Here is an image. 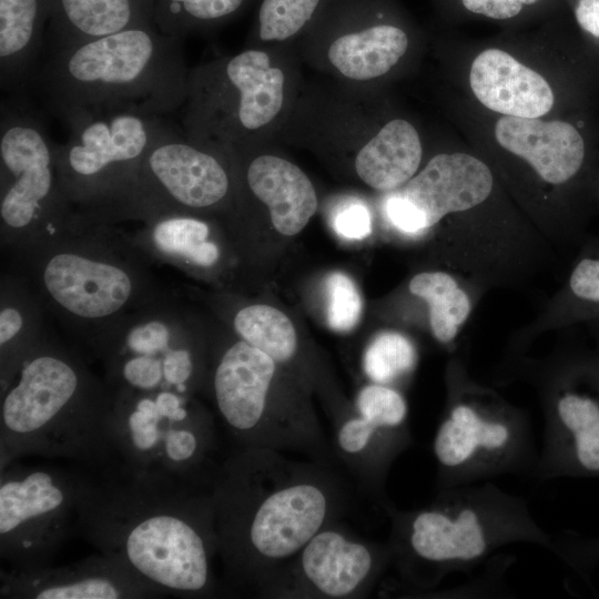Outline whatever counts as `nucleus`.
Wrapping results in <instances>:
<instances>
[{
  "label": "nucleus",
  "mask_w": 599,
  "mask_h": 599,
  "mask_svg": "<svg viewBox=\"0 0 599 599\" xmlns=\"http://www.w3.org/2000/svg\"><path fill=\"white\" fill-rule=\"evenodd\" d=\"M497 142L525 159L546 182L573 177L585 160V142L572 124L539 118L502 116L495 126Z\"/></svg>",
  "instance_id": "23"
},
{
  "label": "nucleus",
  "mask_w": 599,
  "mask_h": 599,
  "mask_svg": "<svg viewBox=\"0 0 599 599\" xmlns=\"http://www.w3.org/2000/svg\"><path fill=\"white\" fill-rule=\"evenodd\" d=\"M54 0H0V78L11 95L24 94L37 70Z\"/></svg>",
  "instance_id": "27"
},
{
  "label": "nucleus",
  "mask_w": 599,
  "mask_h": 599,
  "mask_svg": "<svg viewBox=\"0 0 599 599\" xmlns=\"http://www.w3.org/2000/svg\"><path fill=\"white\" fill-rule=\"evenodd\" d=\"M75 209L60 183L54 143L24 94L1 103L0 245L9 255L71 229Z\"/></svg>",
  "instance_id": "9"
},
{
  "label": "nucleus",
  "mask_w": 599,
  "mask_h": 599,
  "mask_svg": "<svg viewBox=\"0 0 599 599\" xmlns=\"http://www.w3.org/2000/svg\"><path fill=\"white\" fill-rule=\"evenodd\" d=\"M181 40L154 23L128 28L50 50L31 81L63 121L101 110L163 116L183 105L187 94Z\"/></svg>",
  "instance_id": "6"
},
{
  "label": "nucleus",
  "mask_w": 599,
  "mask_h": 599,
  "mask_svg": "<svg viewBox=\"0 0 599 599\" xmlns=\"http://www.w3.org/2000/svg\"><path fill=\"white\" fill-rule=\"evenodd\" d=\"M211 490L225 577L255 592L352 506L351 488L333 465L268 448L236 446L216 467Z\"/></svg>",
  "instance_id": "2"
},
{
  "label": "nucleus",
  "mask_w": 599,
  "mask_h": 599,
  "mask_svg": "<svg viewBox=\"0 0 599 599\" xmlns=\"http://www.w3.org/2000/svg\"><path fill=\"white\" fill-rule=\"evenodd\" d=\"M469 83L485 106L507 116L540 118L555 102L544 77L498 49L477 55L470 68Z\"/></svg>",
  "instance_id": "24"
},
{
  "label": "nucleus",
  "mask_w": 599,
  "mask_h": 599,
  "mask_svg": "<svg viewBox=\"0 0 599 599\" xmlns=\"http://www.w3.org/2000/svg\"><path fill=\"white\" fill-rule=\"evenodd\" d=\"M242 167L243 184L267 207L277 232L291 236L307 225L316 212L317 195L296 164L265 153L252 156Z\"/></svg>",
  "instance_id": "25"
},
{
  "label": "nucleus",
  "mask_w": 599,
  "mask_h": 599,
  "mask_svg": "<svg viewBox=\"0 0 599 599\" xmlns=\"http://www.w3.org/2000/svg\"><path fill=\"white\" fill-rule=\"evenodd\" d=\"M377 0H328L308 30L327 40L326 59L342 77L364 82L386 74L409 40L398 26L382 21Z\"/></svg>",
  "instance_id": "19"
},
{
  "label": "nucleus",
  "mask_w": 599,
  "mask_h": 599,
  "mask_svg": "<svg viewBox=\"0 0 599 599\" xmlns=\"http://www.w3.org/2000/svg\"><path fill=\"white\" fill-rule=\"evenodd\" d=\"M287 79L260 47L199 65L189 73L185 135L226 150L246 146L281 116Z\"/></svg>",
  "instance_id": "12"
},
{
  "label": "nucleus",
  "mask_w": 599,
  "mask_h": 599,
  "mask_svg": "<svg viewBox=\"0 0 599 599\" xmlns=\"http://www.w3.org/2000/svg\"><path fill=\"white\" fill-rule=\"evenodd\" d=\"M148 23L153 0H54L50 50Z\"/></svg>",
  "instance_id": "28"
},
{
  "label": "nucleus",
  "mask_w": 599,
  "mask_h": 599,
  "mask_svg": "<svg viewBox=\"0 0 599 599\" xmlns=\"http://www.w3.org/2000/svg\"><path fill=\"white\" fill-rule=\"evenodd\" d=\"M232 325L241 339L267 354L281 366L296 357V331L290 318L277 308L264 304L243 306L235 312Z\"/></svg>",
  "instance_id": "30"
},
{
  "label": "nucleus",
  "mask_w": 599,
  "mask_h": 599,
  "mask_svg": "<svg viewBox=\"0 0 599 599\" xmlns=\"http://www.w3.org/2000/svg\"><path fill=\"white\" fill-rule=\"evenodd\" d=\"M423 148L415 126L404 119L384 124L358 150V177L377 191H392L406 184L417 172Z\"/></svg>",
  "instance_id": "29"
},
{
  "label": "nucleus",
  "mask_w": 599,
  "mask_h": 599,
  "mask_svg": "<svg viewBox=\"0 0 599 599\" xmlns=\"http://www.w3.org/2000/svg\"><path fill=\"white\" fill-rule=\"evenodd\" d=\"M106 429L115 459L130 467L212 481L215 424L193 395L112 389Z\"/></svg>",
  "instance_id": "11"
},
{
  "label": "nucleus",
  "mask_w": 599,
  "mask_h": 599,
  "mask_svg": "<svg viewBox=\"0 0 599 599\" xmlns=\"http://www.w3.org/2000/svg\"><path fill=\"white\" fill-rule=\"evenodd\" d=\"M331 415L336 461L380 507L393 464L413 444L405 397L392 386L370 383L354 405H335Z\"/></svg>",
  "instance_id": "17"
},
{
  "label": "nucleus",
  "mask_w": 599,
  "mask_h": 599,
  "mask_svg": "<svg viewBox=\"0 0 599 599\" xmlns=\"http://www.w3.org/2000/svg\"><path fill=\"white\" fill-rule=\"evenodd\" d=\"M84 346L111 389L193 395L206 383L209 359L192 316L174 290L121 316Z\"/></svg>",
  "instance_id": "8"
},
{
  "label": "nucleus",
  "mask_w": 599,
  "mask_h": 599,
  "mask_svg": "<svg viewBox=\"0 0 599 599\" xmlns=\"http://www.w3.org/2000/svg\"><path fill=\"white\" fill-rule=\"evenodd\" d=\"M278 365L240 337L216 352L206 383L224 427L236 446L298 453L334 465L332 444L307 403L276 392Z\"/></svg>",
  "instance_id": "7"
},
{
  "label": "nucleus",
  "mask_w": 599,
  "mask_h": 599,
  "mask_svg": "<svg viewBox=\"0 0 599 599\" xmlns=\"http://www.w3.org/2000/svg\"><path fill=\"white\" fill-rule=\"evenodd\" d=\"M385 213L392 225L403 233L418 234L428 229L424 213L400 193L387 199Z\"/></svg>",
  "instance_id": "38"
},
{
  "label": "nucleus",
  "mask_w": 599,
  "mask_h": 599,
  "mask_svg": "<svg viewBox=\"0 0 599 599\" xmlns=\"http://www.w3.org/2000/svg\"><path fill=\"white\" fill-rule=\"evenodd\" d=\"M328 0H261L253 37L258 44L284 42L308 30Z\"/></svg>",
  "instance_id": "33"
},
{
  "label": "nucleus",
  "mask_w": 599,
  "mask_h": 599,
  "mask_svg": "<svg viewBox=\"0 0 599 599\" xmlns=\"http://www.w3.org/2000/svg\"><path fill=\"white\" fill-rule=\"evenodd\" d=\"M409 291L428 303L435 338L453 342L470 313L469 297L455 278L444 272L419 273L412 278Z\"/></svg>",
  "instance_id": "31"
},
{
  "label": "nucleus",
  "mask_w": 599,
  "mask_h": 599,
  "mask_svg": "<svg viewBox=\"0 0 599 599\" xmlns=\"http://www.w3.org/2000/svg\"><path fill=\"white\" fill-rule=\"evenodd\" d=\"M77 532L163 596L219 593V536L211 484L114 459L81 466Z\"/></svg>",
  "instance_id": "1"
},
{
  "label": "nucleus",
  "mask_w": 599,
  "mask_h": 599,
  "mask_svg": "<svg viewBox=\"0 0 599 599\" xmlns=\"http://www.w3.org/2000/svg\"><path fill=\"white\" fill-rule=\"evenodd\" d=\"M326 319L336 332H349L359 322L362 297L353 280L344 273H331L325 281Z\"/></svg>",
  "instance_id": "35"
},
{
  "label": "nucleus",
  "mask_w": 599,
  "mask_h": 599,
  "mask_svg": "<svg viewBox=\"0 0 599 599\" xmlns=\"http://www.w3.org/2000/svg\"><path fill=\"white\" fill-rule=\"evenodd\" d=\"M389 519L394 585L406 595H427L455 572H469L512 544L550 552L552 535L535 519L527 501L490 480L437 489L414 509L380 506Z\"/></svg>",
  "instance_id": "4"
},
{
  "label": "nucleus",
  "mask_w": 599,
  "mask_h": 599,
  "mask_svg": "<svg viewBox=\"0 0 599 599\" xmlns=\"http://www.w3.org/2000/svg\"><path fill=\"white\" fill-rule=\"evenodd\" d=\"M416 363L417 352L414 344L396 332L376 335L363 355V369L370 383L387 386L408 376Z\"/></svg>",
  "instance_id": "34"
},
{
  "label": "nucleus",
  "mask_w": 599,
  "mask_h": 599,
  "mask_svg": "<svg viewBox=\"0 0 599 599\" xmlns=\"http://www.w3.org/2000/svg\"><path fill=\"white\" fill-rule=\"evenodd\" d=\"M250 0H153V23L182 38L222 24L241 13Z\"/></svg>",
  "instance_id": "32"
},
{
  "label": "nucleus",
  "mask_w": 599,
  "mask_h": 599,
  "mask_svg": "<svg viewBox=\"0 0 599 599\" xmlns=\"http://www.w3.org/2000/svg\"><path fill=\"white\" fill-rule=\"evenodd\" d=\"M111 400L82 353L48 333L0 390V469L31 456L84 467L113 461Z\"/></svg>",
  "instance_id": "3"
},
{
  "label": "nucleus",
  "mask_w": 599,
  "mask_h": 599,
  "mask_svg": "<svg viewBox=\"0 0 599 599\" xmlns=\"http://www.w3.org/2000/svg\"><path fill=\"white\" fill-rule=\"evenodd\" d=\"M10 260L48 315L83 344L167 290L120 226L78 211L64 234Z\"/></svg>",
  "instance_id": "5"
},
{
  "label": "nucleus",
  "mask_w": 599,
  "mask_h": 599,
  "mask_svg": "<svg viewBox=\"0 0 599 599\" xmlns=\"http://www.w3.org/2000/svg\"><path fill=\"white\" fill-rule=\"evenodd\" d=\"M48 313L39 295L21 274L8 268L0 280V390L21 363L49 333Z\"/></svg>",
  "instance_id": "26"
},
{
  "label": "nucleus",
  "mask_w": 599,
  "mask_h": 599,
  "mask_svg": "<svg viewBox=\"0 0 599 599\" xmlns=\"http://www.w3.org/2000/svg\"><path fill=\"white\" fill-rule=\"evenodd\" d=\"M389 568L387 541L366 539L334 520L273 571L256 593L266 598H363Z\"/></svg>",
  "instance_id": "16"
},
{
  "label": "nucleus",
  "mask_w": 599,
  "mask_h": 599,
  "mask_svg": "<svg viewBox=\"0 0 599 599\" xmlns=\"http://www.w3.org/2000/svg\"><path fill=\"white\" fill-rule=\"evenodd\" d=\"M332 224L336 234L342 238L363 240L372 232L370 212L363 202L352 199L335 210Z\"/></svg>",
  "instance_id": "37"
},
{
  "label": "nucleus",
  "mask_w": 599,
  "mask_h": 599,
  "mask_svg": "<svg viewBox=\"0 0 599 599\" xmlns=\"http://www.w3.org/2000/svg\"><path fill=\"white\" fill-rule=\"evenodd\" d=\"M551 535L550 552L569 569L588 579L593 568L599 565V536H585L572 530Z\"/></svg>",
  "instance_id": "36"
},
{
  "label": "nucleus",
  "mask_w": 599,
  "mask_h": 599,
  "mask_svg": "<svg viewBox=\"0 0 599 599\" xmlns=\"http://www.w3.org/2000/svg\"><path fill=\"white\" fill-rule=\"evenodd\" d=\"M163 595L102 554L63 566L0 571V598L141 599Z\"/></svg>",
  "instance_id": "20"
},
{
  "label": "nucleus",
  "mask_w": 599,
  "mask_h": 599,
  "mask_svg": "<svg viewBox=\"0 0 599 599\" xmlns=\"http://www.w3.org/2000/svg\"><path fill=\"white\" fill-rule=\"evenodd\" d=\"M537 1L539 0H461L467 10L498 20L512 18L521 11L524 4Z\"/></svg>",
  "instance_id": "40"
},
{
  "label": "nucleus",
  "mask_w": 599,
  "mask_h": 599,
  "mask_svg": "<svg viewBox=\"0 0 599 599\" xmlns=\"http://www.w3.org/2000/svg\"><path fill=\"white\" fill-rule=\"evenodd\" d=\"M493 189V174L480 160L466 153L432 158L399 192L425 215L428 229L447 214L473 209Z\"/></svg>",
  "instance_id": "22"
},
{
  "label": "nucleus",
  "mask_w": 599,
  "mask_h": 599,
  "mask_svg": "<svg viewBox=\"0 0 599 599\" xmlns=\"http://www.w3.org/2000/svg\"><path fill=\"white\" fill-rule=\"evenodd\" d=\"M432 441L437 489L504 475L534 478L539 460L529 417L458 375Z\"/></svg>",
  "instance_id": "10"
},
{
  "label": "nucleus",
  "mask_w": 599,
  "mask_h": 599,
  "mask_svg": "<svg viewBox=\"0 0 599 599\" xmlns=\"http://www.w3.org/2000/svg\"><path fill=\"white\" fill-rule=\"evenodd\" d=\"M569 285L577 297L599 303V260H581L571 273Z\"/></svg>",
  "instance_id": "39"
},
{
  "label": "nucleus",
  "mask_w": 599,
  "mask_h": 599,
  "mask_svg": "<svg viewBox=\"0 0 599 599\" xmlns=\"http://www.w3.org/2000/svg\"><path fill=\"white\" fill-rule=\"evenodd\" d=\"M575 18L583 31L599 39V0H577Z\"/></svg>",
  "instance_id": "41"
},
{
  "label": "nucleus",
  "mask_w": 599,
  "mask_h": 599,
  "mask_svg": "<svg viewBox=\"0 0 599 599\" xmlns=\"http://www.w3.org/2000/svg\"><path fill=\"white\" fill-rule=\"evenodd\" d=\"M132 231L122 226L129 243L150 263H162L191 274L220 266L223 251L213 226L200 213L170 212L149 215Z\"/></svg>",
  "instance_id": "21"
},
{
  "label": "nucleus",
  "mask_w": 599,
  "mask_h": 599,
  "mask_svg": "<svg viewBox=\"0 0 599 599\" xmlns=\"http://www.w3.org/2000/svg\"><path fill=\"white\" fill-rule=\"evenodd\" d=\"M535 479L599 478V369H561L547 386Z\"/></svg>",
  "instance_id": "18"
},
{
  "label": "nucleus",
  "mask_w": 599,
  "mask_h": 599,
  "mask_svg": "<svg viewBox=\"0 0 599 599\" xmlns=\"http://www.w3.org/2000/svg\"><path fill=\"white\" fill-rule=\"evenodd\" d=\"M65 143H54L62 189L78 211L109 202L131 179L153 142L169 126L163 118L136 110H101L64 121Z\"/></svg>",
  "instance_id": "14"
},
{
  "label": "nucleus",
  "mask_w": 599,
  "mask_h": 599,
  "mask_svg": "<svg viewBox=\"0 0 599 599\" xmlns=\"http://www.w3.org/2000/svg\"><path fill=\"white\" fill-rule=\"evenodd\" d=\"M81 466L27 465L0 469V557L10 568L51 565L77 532Z\"/></svg>",
  "instance_id": "15"
},
{
  "label": "nucleus",
  "mask_w": 599,
  "mask_h": 599,
  "mask_svg": "<svg viewBox=\"0 0 599 599\" xmlns=\"http://www.w3.org/2000/svg\"><path fill=\"white\" fill-rule=\"evenodd\" d=\"M231 158V150L195 142L169 128L109 202L82 212L110 224L160 213L210 212L227 203L234 191Z\"/></svg>",
  "instance_id": "13"
}]
</instances>
